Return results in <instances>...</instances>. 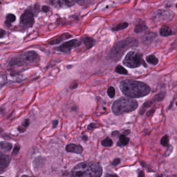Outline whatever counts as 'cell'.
I'll return each mask as SVG.
<instances>
[{"label": "cell", "instance_id": "obj_18", "mask_svg": "<svg viewBox=\"0 0 177 177\" xmlns=\"http://www.w3.org/2000/svg\"><path fill=\"white\" fill-rule=\"evenodd\" d=\"M154 102L153 101V100L145 102V104H143L142 107L141 108L140 110H139V114H140L141 115H142L143 114V113H145V111L146 110V109L147 108H149V106H152V104H153Z\"/></svg>", "mask_w": 177, "mask_h": 177}, {"label": "cell", "instance_id": "obj_10", "mask_svg": "<svg viewBox=\"0 0 177 177\" xmlns=\"http://www.w3.org/2000/svg\"><path fill=\"white\" fill-rule=\"evenodd\" d=\"M11 161L10 157L6 154L0 152V174L6 169Z\"/></svg>", "mask_w": 177, "mask_h": 177}, {"label": "cell", "instance_id": "obj_38", "mask_svg": "<svg viewBox=\"0 0 177 177\" xmlns=\"http://www.w3.org/2000/svg\"><path fill=\"white\" fill-rule=\"evenodd\" d=\"M19 149H20V147H18V146H17V145H16V147L14 148V153H17V152H18Z\"/></svg>", "mask_w": 177, "mask_h": 177}, {"label": "cell", "instance_id": "obj_29", "mask_svg": "<svg viewBox=\"0 0 177 177\" xmlns=\"http://www.w3.org/2000/svg\"><path fill=\"white\" fill-rule=\"evenodd\" d=\"M169 143V139L167 135H165L163 138L161 139V144L164 147L168 146Z\"/></svg>", "mask_w": 177, "mask_h": 177}, {"label": "cell", "instance_id": "obj_31", "mask_svg": "<svg viewBox=\"0 0 177 177\" xmlns=\"http://www.w3.org/2000/svg\"><path fill=\"white\" fill-rule=\"evenodd\" d=\"M94 128H97V126H96V124L95 123H91L87 127L88 130H92Z\"/></svg>", "mask_w": 177, "mask_h": 177}, {"label": "cell", "instance_id": "obj_23", "mask_svg": "<svg viewBox=\"0 0 177 177\" xmlns=\"http://www.w3.org/2000/svg\"><path fill=\"white\" fill-rule=\"evenodd\" d=\"M115 71L117 73L122 74V75H126L128 74V71L125 69L124 67H122V66H121V65H118L117 67H116Z\"/></svg>", "mask_w": 177, "mask_h": 177}, {"label": "cell", "instance_id": "obj_11", "mask_svg": "<svg viewBox=\"0 0 177 177\" xmlns=\"http://www.w3.org/2000/svg\"><path fill=\"white\" fill-rule=\"evenodd\" d=\"M66 149L67 152L78 154H82L83 151V147L80 145L75 144H69L67 145Z\"/></svg>", "mask_w": 177, "mask_h": 177}, {"label": "cell", "instance_id": "obj_3", "mask_svg": "<svg viewBox=\"0 0 177 177\" xmlns=\"http://www.w3.org/2000/svg\"><path fill=\"white\" fill-rule=\"evenodd\" d=\"M39 61L40 57L37 53L33 51H29L13 58L9 65L13 68L24 69L26 67L37 65Z\"/></svg>", "mask_w": 177, "mask_h": 177}, {"label": "cell", "instance_id": "obj_1", "mask_svg": "<svg viewBox=\"0 0 177 177\" xmlns=\"http://www.w3.org/2000/svg\"><path fill=\"white\" fill-rule=\"evenodd\" d=\"M120 90L124 94L130 98H139L146 96L150 92V87L147 84L133 80H122Z\"/></svg>", "mask_w": 177, "mask_h": 177}, {"label": "cell", "instance_id": "obj_37", "mask_svg": "<svg viewBox=\"0 0 177 177\" xmlns=\"http://www.w3.org/2000/svg\"><path fill=\"white\" fill-rule=\"evenodd\" d=\"M154 111H155V109H151V110L149 111L147 113V116H150V115H152V114L154 112Z\"/></svg>", "mask_w": 177, "mask_h": 177}, {"label": "cell", "instance_id": "obj_2", "mask_svg": "<svg viewBox=\"0 0 177 177\" xmlns=\"http://www.w3.org/2000/svg\"><path fill=\"white\" fill-rule=\"evenodd\" d=\"M102 173L101 165L93 161H84L75 166L72 170L73 177H100Z\"/></svg>", "mask_w": 177, "mask_h": 177}, {"label": "cell", "instance_id": "obj_20", "mask_svg": "<svg viewBox=\"0 0 177 177\" xmlns=\"http://www.w3.org/2000/svg\"><path fill=\"white\" fill-rule=\"evenodd\" d=\"M146 60L148 63L149 64H153V65H157L159 62V59L157 58L155 56L153 55L148 56L146 58Z\"/></svg>", "mask_w": 177, "mask_h": 177}, {"label": "cell", "instance_id": "obj_4", "mask_svg": "<svg viewBox=\"0 0 177 177\" xmlns=\"http://www.w3.org/2000/svg\"><path fill=\"white\" fill-rule=\"evenodd\" d=\"M138 45L137 39L134 37H129L117 42L111 49L109 53V57L111 60L117 61L120 60L125 52L129 48Z\"/></svg>", "mask_w": 177, "mask_h": 177}, {"label": "cell", "instance_id": "obj_43", "mask_svg": "<svg viewBox=\"0 0 177 177\" xmlns=\"http://www.w3.org/2000/svg\"><path fill=\"white\" fill-rule=\"evenodd\" d=\"M106 176H117V175H106Z\"/></svg>", "mask_w": 177, "mask_h": 177}, {"label": "cell", "instance_id": "obj_19", "mask_svg": "<svg viewBox=\"0 0 177 177\" xmlns=\"http://www.w3.org/2000/svg\"><path fill=\"white\" fill-rule=\"evenodd\" d=\"M15 20H16V16H15L14 14H8L6 16L5 25H7V27H10L11 25V23H13Z\"/></svg>", "mask_w": 177, "mask_h": 177}, {"label": "cell", "instance_id": "obj_40", "mask_svg": "<svg viewBox=\"0 0 177 177\" xmlns=\"http://www.w3.org/2000/svg\"><path fill=\"white\" fill-rule=\"evenodd\" d=\"M130 133V130H126L125 131H124V135H128L129 133Z\"/></svg>", "mask_w": 177, "mask_h": 177}, {"label": "cell", "instance_id": "obj_30", "mask_svg": "<svg viewBox=\"0 0 177 177\" xmlns=\"http://www.w3.org/2000/svg\"><path fill=\"white\" fill-rule=\"evenodd\" d=\"M121 162V159L119 158H116L113 161L112 164L113 166H117L118 164H119Z\"/></svg>", "mask_w": 177, "mask_h": 177}, {"label": "cell", "instance_id": "obj_6", "mask_svg": "<svg viewBox=\"0 0 177 177\" xmlns=\"http://www.w3.org/2000/svg\"><path fill=\"white\" fill-rule=\"evenodd\" d=\"M123 63L129 68H136L143 64V66L147 68V65L143 60L142 55L137 51H129L125 56Z\"/></svg>", "mask_w": 177, "mask_h": 177}, {"label": "cell", "instance_id": "obj_25", "mask_svg": "<svg viewBox=\"0 0 177 177\" xmlns=\"http://www.w3.org/2000/svg\"><path fill=\"white\" fill-rule=\"evenodd\" d=\"M101 145L105 147H109L113 145V141L110 138L106 137L101 141Z\"/></svg>", "mask_w": 177, "mask_h": 177}, {"label": "cell", "instance_id": "obj_14", "mask_svg": "<svg viewBox=\"0 0 177 177\" xmlns=\"http://www.w3.org/2000/svg\"><path fill=\"white\" fill-rule=\"evenodd\" d=\"M119 139H120V140L117 143L118 146L122 147V146L126 145L128 144L129 142V138L127 137L126 135H125L124 134L120 135Z\"/></svg>", "mask_w": 177, "mask_h": 177}, {"label": "cell", "instance_id": "obj_16", "mask_svg": "<svg viewBox=\"0 0 177 177\" xmlns=\"http://www.w3.org/2000/svg\"><path fill=\"white\" fill-rule=\"evenodd\" d=\"M83 42L87 49L92 48V47L94 46V40L92 37H85L83 39Z\"/></svg>", "mask_w": 177, "mask_h": 177}, {"label": "cell", "instance_id": "obj_12", "mask_svg": "<svg viewBox=\"0 0 177 177\" xmlns=\"http://www.w3.org/2000/svg\"><path fill=\"white\" fill-rule=\"evenodd\" d=\"M71 37H72V35H71L69 33H64L63 35H60V37H58L57 39H55L51 41L49 43L51 44V45L59 44L61 42L63 41L65 39H68Z\"/></svg>", "mask_w": 177, "mask_h": 177}, {"label": "cell", "instance_id": "obj_35", "mask_svg": "<svg viewBox=\"0 0 177 177\" xmlns=\"http://www.w3.org/2000/svg\"><path fill=\"white\" fill-rule=\"evenodd\" d=\"M42 11L44 13H47L49 11V8L46 6H44L42 7Z\"/></svg>", "mask_w": 177, "mask_h": 177}, {"label": "cell", "instance_id": "obj_21", "mask_svg": "<svg viewBox=\"0 0 177 177\" xmlns=\"http://www.w3.org/2000/svg\"><path fill=\"white\" fill-rule=\"evenodd\" d=\"M166 94V93L165 92H159L158 94H156L153 97V101L154 102H157V101H161L163 100L164 99L165 97Z\"/></svg>", "mask_w": 177, "mask_h": 177}, {"label": "cell", "instance_id": "obj_24", "mask_svg": "<svg viewBox=\"0 0 177 177\" xmlns=\"http://www.w3.org/2000/svg\"><path fill=\"white\" fill-rule=\"evenodd\" d=\"M76 1L80 6L86 7L91 4L94 0H76Z\"/></svg>", "mask_w": 177, "mask_h": 177}, {"label": "cell", "instance_id": "obj_39", "mask_svg": "<svg viewBox=\"0 0 177 177\" xmlns=\"http://www.w3.org/2000/svg\"><path fill=\"white\" fill-rule=\"evenodd\" d=\"M118 133H119V132L118 131H113L112 133V136L113 137L117 136Z\"/></svg>", "mask_w": 177, "mask_h": 177}, {"label": "cell", "instance_id": "obj_5", "mask_svg": "<svg viewBox=\"0 0 177 177\" xmlns=\"http://www.w3.org/2000/svg\"><path fill=\"white\" fill-rule=\"evenodd\" d=\"M138 103L135 99L122 97L115 100L112 106L114 114L121 115L135 110L138 108Z\"/></svg>", "mask_w": 177, "mask_h": 177}, {"label": "cell", "instance_id": "obj_7", "mask_svg": "<svg viewBox=\"0 0 177 177\" xmlns=\"http://www.w3.org/2000/svg\"><path fill=\"white\" fill-rule=\"evenodd\" d=\"M34 15L31 9H27L20 17V25L22 27L28 29L32 27L34 23Z\"/></svg>", "mask_w": 177, "mask_h": 177}, {"label": "cell", "instance_id": "obj_22", "mask_svg": "<svg viewBox=\"0 0 177 177\" xmlns=\"http://www.w3.org/2000/svg\"><path fill=\"white\" fill-rule=\"evenodd\" d=\"M128 25V24L126 23H121L117 25L114 27L112 28L113 31H117L119 30H123L126 28Z\"/></svg>", "mask_w": 177, "mask_h": 177}, {"label": "cell", "instance_id": "obj_32", "mask_svg": "<svg viewBox=\"0 0 177 177\" xmlns=\"http://www.w3.org/2000/svg\"><path fill=\"white\" fill-rule=\"evenodd\" d=\"M78 84L76 82H73L72 83L71 85H70V88L71 89H75L78 87Z\"/></svg>", "mask_w": 177, "mask_h": 177}, {"label": "cell", "instance_id": "obj_8", "mask_svg": "<svg viewBox=\"0 0 177 177\" xmlns=\"http://www.w3.org/2000/svg\"><path fill=\"white\" fill-rule=\"evenodd\" d=\"M80 45V42L78 39H72L62 44L58 48V50L62 53H68L74 48L77 47Z\"/></svg>", "mask_w": 177, "mask_h": 177}, {"label": "cell", "instance_id": "obj_33", "mask_svg": "<svg viewBox=\"0 0 177 177\" xmlns=\"http://www.w3.org/2000/svg\"><path fill=\"white\" fill-rule=\"evenodd\" d=\"M29 125V120H25L23 123V126L24 128L28 127Z\"/></svg>", "mask_w": 177, "mask_h": 177}, {"label": "cell", "instance_id": "obj_26", "mask_svg": "<svg viewBox=\"0 0 177 177\" xmlns=\"http://www.w3.org/2000/svg\"><path fill=\"white\" fill-rule=\"evenodd\" d=\"M7 82V78L5 74L0 73V88L3 87Z\"/></svg>", "mask_w": 177, "mask_h": 177}, {"label": "cell", "instance_id": "obj_42", "mask_svg": "<svg viewBox=\"0 0 177 177\" xmlns=\"http://www.w3.org/2000/svg\"><path fill=\"white\" fill-rule=\"evenodd\" d=\"M82 139H83V140H84L87 141L88 140V137L86 135H84V136H83Z\"/></svg>", "mask_w": 177, "mask_h": 177}, {"label": "cell", "instance_id": "obj_15", "mask_svg": "<svg viewBox=\"0 0 177 177\" xmlns=\"http://www.w3.org/2000/svg\"><path fill=\"white\" fill-rule=\"evenodd\" d=\"M147 27L146 25L144 23L141 22L135 26V32L137 33H141V32L145 31V30H147Z\"/></svg>", "mask_w": 177, "mask_h": 177}, {"label": "cell", "instance_id": "obj_36", "mask_svg": "<svg viewBox=\"0 0 177 177\" xmlns=\"http://www.w3.org/2000/svg\"><path fill=\"white\" fill-rule=\"evenodd\" d=\"M58 124V121H54L53 122V128H56Z\"/></svg>", "mask_w": 177, "mask_h": 177}, {"label": "cell", "instance_id": "obj_27", "mask_svg": "<svg viewBox=\"0 0 177 177\" xmlns=\"http://www.w3.org/2000/svg\"><path fill=\"white\" fill-rule=\"evenodd\" d=\"M156 36H157V35L154 33H150V34L147 35L144 39L145 42H146L147 43H151V42H152L153 40Z\"/></svg>", "mask_w": 177, "mask_h": 177}, {"label": "cell", "instance_id": "obj_41", "mask_svg": "<svg viewBox=\"0 0 177 177\" xmlns=\"http://www.w3.org/2000/svg\"><path fill=\"white\" fill-rule=\"evenodd\" d=\"M138 176L139 177H144L145 176V174H144V173H143L142 171H140Z\"/></svg>", "mask_w": 177, "mask_h": 177}, {"label": "cell", "instance_id": "obj_34", "mask_svg": "<svg viewBox=\"0 0 177 177\" xmlns=\"http://www.w3.org/2000/svg\"><path fill=\"white\" fill-rule=\"evenodd\" d=\"M5 35V31L2 29H0V38H2Z\"/></svg>", "mask_w": 177, "mask_h": 177}, {"label": "cell", "instance_id": "obj_9", "mask_svg": "<svg viewBox=\"0 0 177 177\" xmlns=\"http://www.w3.org/2000/svg\"><path fill=\"white\" fill-rule=\"evenodd\" d=\"M75 2L76 0H53L52 4L56 8L61 9L71 7Z\"/></svg>", "mask_w": 177, "mask_h": 177}, {"label": "cell", "instance_id": "obj_13", "mask_svg": "<svg viewBox=\"0 0 177 177\" xmlns=\"http://www.w3.org/2000/svg\"><path fill=\"white\" fill-rule=\"evenodd\" d=\"M159 33L162 37H168L172 35L173 32L169 27L167 26H163L159 30Z\"/></svg>", "mask_w": 177, "mask_h": 177}, {"label": "cell", "instance_id": "obj_28", "mask_svg": "<svg viewBox=\"0 0 177 177\" xmlns=\"http://www.w3.org/2000/svg\"><path fill=\"white\" fill-rule=\"evenodd\" d=\"M107 93H108L109 97L110 98H113L114 97V96H115V90L114 88L112 87V86H110L108 89Z\"/></svg>", "mask_w": 177, "mask_h": 177}, {"label": "cell", "instance_id": "obj_17", "mask_svg": "<svg viewBox=\"0 0 177 177\" xmlns=\"http://www.w3.org/2000/svg\"><path fill=\"white\" fill-rule=\"evenodd\" d=\"M13 147V145L11 143L1 141L0 142V149H4L5 151H10Z\"/></svg>", "mask_w": 177, "mask_h": 177}]
</instances>
